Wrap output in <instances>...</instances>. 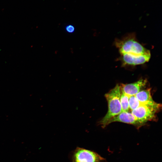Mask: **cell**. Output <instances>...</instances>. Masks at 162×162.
<instances>
[{
  "label": "cell",
  "instance_id": "obj_6",
  "mask_svg": "<svg viewBox=\"0 0 162 162\" xmlns=\"http://www.w3.org/2000/svg\"><path fill=\"white\" fill-rule=\"evenodd\" d=\"M115 122H121L132 124L138 129L145 125L139 122L131 112H122L119 114L112 118L108 122V125Z\"/></svg>",
  "mask_w": 162,
  "mask_h": 162
},
{
  "label": "cell",
  "instance_id": "obj_1",
  "mask_svg": "<svg viewBox=\"0 0 162 162\" xmlns=\"http://www.w3.org/2000/svg\"><path fill=\"white\" fill-rule=\"evenodd\" d=\"M121 94L120 86L117 84L105 94L108 103V110L104 116L98 122V124L102 128H105L112 118L122 112L120 102Z\"/></svg>",
  "mask_w": 162,
  "mask_h": 162
},
{
  "label": "cell",
  "instance_id": "obj_7",
  "mask_svg": "<svg viewBox=\"0 0 162 162\" xmlns=\"http://www.w3.org/2000/svg\"><path fill=\"white\" fill-rule=\"evenodd\" d=\"M147 82L146 79H141L134 83L122 84L120 86L121 91L129 96L135 95L145 87Z\"/></svg>",
  "mask_w": 162,
  "mask_h": 162
},
{
  "label": "cell",
  "instance_id": "obj_4",
  "mask_svg": "<svg viewBox=\"0 0 162 162\" xmlns=\"http://www.w3.org/2000/svg\"><path fill=\"white\" fill-rule=\"evenodd\" d=\"M71 162H102L104 158L93 151L76 147L71 155Z\"/></svg>",
  "mask_w": 162,
  "mask_h": 162
},
{
  "label": "cell",
  "instance_id": "obj_10",
  "mask_svg": "<svg viewBox=\"0 0 162 162\" xmlns=\"http://www.w3.org/2000/svg\"><path fill=\"white\" fill-rule=\"evenodd\" d=\"M141 105L135 95L129 96V109L131 111L134 110Z\"/></svg>",
  "mask_w": 162,
  "mask_h": 162
},
{
  "label": "cell",
  "instance_id": "obj_2",
  "mask_svg": "<svg viewBox=\"0 0 162 162\" xmlns=\"http://www.w3.org/2000/svg\"><path fill=\"white\" fill-rule=\"evenodd\" d=\"M115 44L120 54L140 56L150 53L149 50L137 41L133 33L128 34L121 39L116 40Z\"/></svg>",
  "mask_w": 162,
  "mask_h": 162
},
{
  "label": "cell",
  "instance_id": "obj_8",
  "mask_svg": "<svg viewBox=\"0 0 162 162\" xmlns=\"http://www.w3.org/2000/svg\"><path fill=\"white\" fill-rule=\"evenodd\" d=\"M135 96L141 104L154 105L157 103L152 98L150 88L140 90Z\"/></svg>",
  "mask_w": 162,
  "mask_h": 162
},
{
  "label": "cell",
  "instance_id": "obj_11",
  "mask_svg": "<svg viewBox=\"0 0 162 162\" xmlns=\"http://www.w3.org/2000/svg\"><path fill=\"white\" fill-rule=\"evenodd\" d=\"M65 29L67 32L70 34L74 33L75 30L74 26L71 24L66 26L65 27Z\"/></svg>",
  "mask_w": 162,
  "mask_h": 162
},
{
  "label": "cell",
  "instance_id": "obj_5",
  "mask_svg": "<svg viewBox=\"0 0 162 162\" xmlns=\"http://www.w3.org/2000/svg\"><path fill=\"white\" fill-rule=\"evenodd\" d=\"M151 54L136 56L124 54H121L120 59L122 66H135L146 63L149 60Z\"/></svg>",
  "mask_w": 162,
  "mask_h": 162
},
{
  "label": "cell",
  "instance_id": "obj_9",
  "mask_svg": "<svg viewBox=\"0 0 162 162\" xmlns=\"http://www.w3.org/2000/svg\"><path fill=\"white\" fill-rule=\"evenodd\" d=\"M129 96L121 91L120 102L122 112H128L129 111L130 109L129 105Z\"/></svg>",
  "mask_w": 162,
  "mask_h": 162
},
{
  "label": "cell",
  "instance_id": "obj_3",
  "mask_svg": "<svg viewBox=\"0 0 162 162\" xmlns=\"http://www.w3.org/2000/svg\"><path fill=\"white\" fill-rule=\"evenodd\" d=\"M161 107V104L158 103L154 105L141 104L131 112L139 122L145 124L148 121L157 120L156 113Z\"/></svg>",
  "mask_w": 162,
  "mask_h": 162
}]
</instances>
